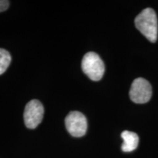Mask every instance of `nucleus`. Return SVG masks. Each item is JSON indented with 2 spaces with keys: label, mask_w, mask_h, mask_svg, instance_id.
I'll use <instances>...</instances> for the list:
<instances>
[{
  "label": "nucleus",
  "mask_w": 158,
  "mask_h": 158,
  "mask_svg": "<svg viewBox=\"0 0 158 158\" xmlns=\"http://www.w3.org/2000/svg\"><path fill=\"white\" fill-rule=\"evenodd\" d=\"M136 28L150 42L155 43L157 40L158 23L155 10L146 8L136 16L135 19Z\"/></svg>",
  "instance_id": "obj_1"
},
{
  "label": "nucleus",
  "mask_w": 158,
  "mask_h": 158,
  "mask_svg": "<svg viewBox=\"0 0 158 158\" xmlns=\"http://www.w3.org/2000/svg\"><path fill=\"white\" fill-rule=\"evenodd\" d=\"M81 68L83 72L94 81H100L105 73L104 63L99 55L94 52H88L84 55Z\"/></svg>",
  "instance_id": "obj_2"
},
{
  "label": "nucleus",
  "mask_w": 158,
  "mask_h": 158,
  "mask_svg": "<svg viewBox=\"0 0 158 158\" xmlns=\"http://www.w3.org/2000/svg\"><path fill=\"white\" fill-rule=\"evenodd\" d=\"M152 86L146 79L138 78L132 83L130 98L135 103L143 104L149 102L152 98Z\"/></svg>",
  "instance_id": "obj_3"
},
{
  "label": "nucleus",
  "mask_w": 158,
  "mask_h": 158,
  "mask_svg": "<svg viewBox=\"0 0 158 158\" xmlns=\"http://www.w3.org/2000/svg\"><path fill=\"white\" fill-rule=\"evenodd\" d=\"M44 115V108L39 100H30L26 105L23 118L26 127L35 129L42 122Z\"/></svg>",
  "instance_id": "obj_4"
},
{
  "label": "nucleus",
  "mask_w": 158,
  "mask_h": 158,
  "mask_svg": "<svg viewBox=\"0 0 158 158\" xmlns=\"http://www.w3.org/2000/svg\"><path fill=\"white\" fill-rule=\"evenodd\" d=\"M65 126L68 133L73 137H82L87 130L86 118L79 111H71L65 118Z\"/></svg>",
  "instance_id": "obj_5"
},
{
  "label": "nucleus",
  "mask_w": 158,
  "mask_h": 158,
  "mask_svg": "<svg viewBox=\"0 0 158 158\" xmlns=\"http://www.w3.org/2000/svg\"><path fill=\"white\" fill-rule=\"evenodd\" d=\"M123 139V143L122 145V150L124 152H130L138 147L139 143V138L135 133L124 130L121 134Z\"/></svg>",
  "instance_id": "obj_6"
},
{
  "label": "nucleus",
  "mask_w": 158,
  "mask_h": 158,
  "mask_svg": "<svg viewBox=\"0 0 158 158\" xmlns=\"http://www.w3.org/2000/svg\"><path fill=\"white\" fill-rule=\"evenodd\" d=\"M11 62V56L10 53L5 49L0 48V75L4 73L8 68Z\"/></svg>",
  "instance_id": "obj_7"
},
{
  "label": "nucleus",
  "mask_w": 158,
  "mask_h": 158,
  "mask_svg": "<svg viewBox=\"0 0 158 158\" xmlns=\"http://www.w3.org/2000/svg\"><path fill=\"white\" fill-rule=\"evenodd\" d=\"M10 2L7 0H0V12H3L8 8Z\"/></svg>",
  "instance_id": "obj_8"
}]
</instances>
